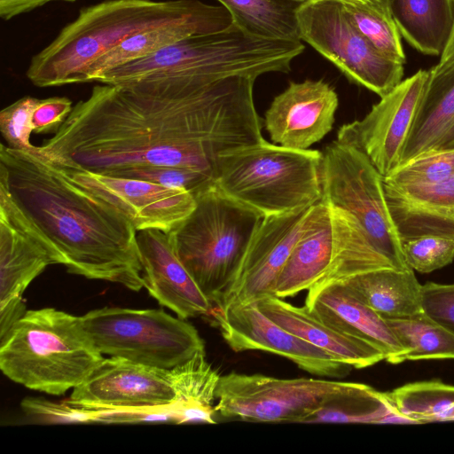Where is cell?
Here are the masks:
<instances>
[{
    "label": "cell",
    "instance_id": "cell-11",
    "mask_svg": "<svg viewBox=\"0 0 454 454\" xmlns=\"http://www.w3.org/2000/svg\"><path fill=\"white\" fill-rule=\"evenodd\" d=\"M296 19L301 41L331 61L349 81L380 98L403 81V64L387 58L357 30L341 1L301 3Z\"/></svg>",
    "mask_w": 454,
    "mask_h": 454
},
{
    "label": "cell",
    "instance_id": "cell-27",
    "mask_svg": "<svg viewBox=\"0 0 454 454\" xmlns=\"http://www.w3.org/2000/svg\"><path fill=\"white\" fill-rule=\"evenodd\" d=\"M400 34L418 51L441 56L454 22V0H390Z\"/></svg>",
    "mask_w": 454,
    "mask_h": 454
},
{
    "label": "cell",
    "instance_id": "cell-2",
    "mask_svg": "<svg viewBox=\"0 0 454 454\" xmlns=\"http://www.w3.org/2000/svg\"><path fill=\"white\" fill-rule=\"evenodd\" d=\"M0 184L67 271L144 287L137 231L119 209L34 150L0 145Z\"/></svg>",
    "mask_w": 454,
    "mask_h": 454
},
{
    "label": "cell",
    "instance_id": "cell-6",
    "mask_svg": "<svg viewBox=\"0 0 454 454\" xmlns=\"http://www.w3.org/2000/svg\"><path fill=\"white\" fill-rule=\"evenodd\" d=\"M321 160L319 151L263 139L222 154L214 184L262 217L297 211L321 201Z\"/></svg>",
    "mask_w": 454,
    "mask_h": 454
},
{
    "label": "cell",
    "instance_id": "cell-28",
    "mask_svg": "<svg viewBox=\"0 0 454 454\" xmlns=\"http://www.w3.org/2000/svg\"><path fill=\"white\" fill-rule=\"evenodd\" d=\"M175 392L172 403L178 411L179 424H215V400L221 375L200 352L169 370Z\"/></svg>",
    "mask_w": 454,
    "mask_h": 454
},
{
    "label": "cell",
    "instance_id": "cell-18",
    "mask_svg": "<svg viewBox=\"0 0 454 454\" xmlns=\"http://www.w3.org/2000/svg\"><path fill=\"white\" fill-rule=\"evenodd\" d=\"M339 98L323 80L290 82L265 113L271 140L284 147L306 150L333 129Z\"/></svg>",
    "mask_w": 454,
    "mask_h": 454
},
{
    "label": "cell",
    "instance_id": "cell-40",
    "mask_svg": "<svg viewBox=\"0 0 454 454\" xmlns=\"http://www.w3.org/2000/svg\"><path fill=\"white\" fill-rule=\"evenodd\" d=\"M422 306L426 314L454 332V284L423 285Z\"/></svg>",
    "mask_w": 454,
    "mask_h": 454
},
{
    "label": "cell",
    "instance_id": "cell-37",
    "mask_svg": "<svg viewBox=\"0 0 454 454\" xmlns=\"http://www.w3.org/2000/svg\"><path fill=\"white\" fill-rule=\"evenodd\" d=\"M40 99L25 96L0 112V131L6 145L16 150H34L32 115Z\"/></svg>",
    "mask_w": 454,
    "mask_h": 454
},
{
    "label": "cell",
    "instance_id": "cell-33",
    "mask_svg": "<svg viewBox=\"0 0 454 454\" xmlns=\"http://www.w3.org/2000/svg\"><path fill=\"white\" fill-rule=\"evenodd\" d=\"M393 408L416 422L450 421L454 386L439 380L410 383L386 393Z\"/></svg>",
    "mask_w": 454,
    "mask_h": 454
},
{
    "label": "cell",
    "instance_id": "cell-21",
    "mask_svg": "<svg viewBox=\"0 0 454 454\" xmlns=\"http://www.w3.org/2000/svg\"><path fill=\"white\" fill-rule=\"evenodd\" d=\"M304 305L328 325L361 338L380 349L388 363L405 361L406 349L387 319L359 301L342 285L333 283L309 289Z\"/></svg>",
    "mask_w": 454,
    "mask_h": 454
},
{
    "label": "cell",
    "instance_id": "cell-20",
    "mask_svg": "<svg viewBox=\"0 0 454 454\" xmlns=\"http://www.w3.org/2000/svg\"><path fill=\"white\" fill-rule=\"evenodd\" d=\"M58 260L0 184V307L22 303V294Z\"/></svg>",
    "mask_w": 454,
    "mask_h": 454
},
{
    "label": "cell",
    "instance_id": "cell-25",
    "mask_svg": "<svg viewBox=\"0 0 454 454\" xmlns=\"http://www.w3.org/2000/svg\"><path fill=\"white\" fill-rule=\"evenodd\" d=\"M454 121V55L428 70V78L400 166L432 152ZM399 166V167H400Z\"/></svg>",
    "mask_w": 454,
    "mask_h": 454
},
{
    "label": "cell",
    "instance_id": "cell-26",
    "mask_svg": "<svg viewBox=\"0 0 454 454\" xmlns=\"http://www.w3.org/2000/svg\"><path fill=\"white\" fill-rule=\"evenodd\" d=\"M339 284L386 319L409 317L424 311L422 285L412 269L369 270Z\"/></svg>",
    "mask_w": 454,
    "mask_h": 454
},
{
    "label": "cell",
    "instance_id": "cell-35",
    "mask_svg": "<svg viewBox=\"0 0 454 454\" xmlns=\"http://www.w3.org/2000/svg\"><path fill=\"white\" fill-rule=\"evenodd\" d=\"M408 265L421 273H429L454 261V239L422 235L401 239Z\"/></svg>",
    "mask_w": 454,
    "mask_h": 454
},
{
    "label": "cell",
    "instance_id": "cell-13",
    "mask_svg": "<svg viewBox=\"0 0 454 454\" xmlns=\"http://www.w3.org/2000/svg\"><path fill=\"white\" fill-rule=\"evenodd\" d=\"M316 204L304 209L262 218L231 283L215 303V308L223 309L275 295L278 278L306 231Z\"/></svg>",
    "mask_w": 454,
    "mask_h": 454
},
{
    "label": "cell",
    "instance_id": "cell-1",
    "mask_svg": "<svg viewBox=\"0 0 454 454\" xmlns=\"http://www.w3.org/2000/svg\"><path fill=\"white\" fill-rule=\"evenodd\" d=\"M254 81L234 75L96 85L38 150L60 165L109 176L169 167L214 179L222 154L264 139Z\"/></svg>",
    "mask_w": 454,
    "mask_h": 454
},
{
    "label": "cell",
    "instance_id": "cell-7",
    "mask_svg": "<svg viewBox=\"0 0 454 454\" xmlns=\"http://www.w3.org/2000/svg\"><path fill=\"white\" fill-rule=\"evenodd\" d=\"M194 197L195 207L171 232L179 260L214 305L231 283L263 217L215 184Z\"/></svg>",
    "mask_w": 454,
    "mask_h": 454
},
{
    "label": "cell",
    "instance_id": "cell-30",
    "mask_svg": "<svg viewBox=\"0 0 454 454\" xmlns=\"http://www.w3.org/2000/svg\"><path fill=\"white\" fill-rule=\"evenodd\" d=\"M397 412L387 394L370 386L351 382L343 390L329 396L302 423H372L382 424L389 415Z\"/></svg>",
    "mask_w": 454,
    "mask_h": 454
},
{
    "label": "cell",
    "instance_id": "cell-43",
    "mask_svg": "<svg viewBox=\"0 0 454 454\" xmlns=\"http://www.w3.org/2000/svg\"><path fill=\"white\" fill-rule=\"evenodd\" d=\"M449 150H454V121L442 136L436 146L432 152H441Z\"/></svg>",
    "mask_w": 454,
    "mask_h": 454
},
{
    "label": "cell",
    "instance_id": "cell-34",
    "mask_svg": "<svg viewBox=\"0 0 454 454\" xmlns=\"http://www.w3.org/2000/svg\"><path fill=\"white\" fill-rule=\"evenodd\" d=\"M454 176V150L431 152L398 167L384 180L403 185H429Z\"/></svg>",
    "mask_w": 454,
    "mask_h": 454
},
{
    "label": "cell",
    "instance_id": "cell-4",
    "mask_svg": "<svg viewBox=\"0 0 454 454\" xmlns=\"http://www.w3.org/2000/svg\"><path fill=\"white\" fill-rule=\"evenodd\" d=\"M303 50L301 41L255 36L232 22L223 30L189 36L116 67L98 76L96 82L123 85L153 79L234 75L256 79L265 73L289 72L291 62Z\"/></svg>",
    "mask_w": 454,
    "mask_h": 454
},
{
    "label": "cell",
    "instance_id": "cell-31",
    "mask_svg": "<svg viewBox=\"0 0 454 454\" xmlns=\"http://www.w3.org/2000/svg\"><path fill=\"white\" fill-rule=\"evenodd\" d=\"M342 3L351 22L378 51L404 65L406 57L402 35L394 19L390 0Z\"/></svg>",
    "mask_w": 454,
    "mask_h": 454
},
{
    "label": "cell",
    "instance_id": "cell-45",
    "mask_svg": "<svg viewBox=\"0 0 454 454\" xmlns=\"http://www.w3.org/2000/svg\"><path fill=\"white\" fill-rule=\"evenodd\" d=\"M299 4H301V3H304V2H307V1H309V0H294Z\"/></svg>",
    "mask_w": 454,
    "mask_h": 454
},
{
    "label": "cell",
    "instance_id": "cell-46",
    "mask_svg": "<svg viewBox=\"0 0 454 454\" xmlns=\"http://www.w3.org/2000/svg\"><path fill=\"white\" fill-rule=\"evenodd\" d=\"M341 2H350V1H364V0H340Z\"/></svg>",
    "mask_w": 454,
    "mask_h": 454
},
{
    "label": "cell",
    "instance_id": "cell-41",
    "mask_svg": "<svg viewBox=\"0 0 454 454\" xmlns=\"http://www.w3.org/2000/svg\"><path fill=\"white\" fill-rule=\"evenodd\" d=\"M72 101L66 97L40 99L32 115L33 132L56 133L73 109Z\"/></svg>",
    "mask_w": 454,
    "mask_h": 454
},
{
    "label": "cell",
    "instance_id": "cell-16",
    "mask_svg": "<svg viewBox=\"0 0 454 454\" xmlns=\"http://www.w3.org/2000/svg\"><path fill=\"white\" fill-rule=\"evenodd\" d=\"M60 166L78 184L119 209L137 231H173L196 205L194 195L186 189Z\"/></svg>",
    "mask_w": 454,
    "mask_h": 454
},
{
    "label": "cell",
    "instance_id": "cell-38",
    "mask_svg": "<svg viewBox=\"0 0 454 454\" xmlns=\"http://www.w3.org/2000/svg\"><path fill=\"white\" fill-rule=\"evenodd\" d=\"M114 176L186 189L194 196L214 184V179L207 175L190 169L169 167L132 168L118 171Z\"/></svg>",
    "mask_w": 454,
    "mask_h": 454
},
{
    "label": "cell",
    "instance_id": "cell-29",
    "mask_svg": "<svg viewBox=\"0 0 454 454\" xmlns=\"http://www.w3.org/2000/svg\"><path fill=\"white\" fill-rule=\"evenodd\" d=\"M233 22L262 38L301 41L296 19L299 3L294 0H217Z\"/></svg>",
    "mask_w": 454,
    "mask_h": 454
},
{
    "label": "cell",
    "instance_id": "cell-17",
    "mask_svg": "<svg viewBox=\"0 0 454 454\" xmlns=\"http://www.w3.org/2000/svg\"><path fill=\"white\" fill-rule=\"evenodd\" d=\"M174 400L169 370L114 356L104 358L67 399L90 409L157 407Z\"/></svg>",
    "mask_w": 454,
    "mask_h": 454
},
{
    "label": "cell",
    "instance_id": "cell-32",
    "mask_svg": "<svg viewBox=\"0 0 454 454\" xmlns=\"http://www.w3.org/2000/svg\"><path fill=\"white\" fill-rule=\"evenodd\" d=\"M387 321L406 349L405 361L454 359V332L424 311Z\"/></svg>",
    "mask_w": 454,
    "mask_h": 454
},
{
    "label": "cell",
    "instance_id": "cell-14",
    "mask_svg": "<svg viewBox=\"0 0 454 454\" xmlns=\"http://www.w3.org/2000/svg\"><path fill=\"white\" fill-rule=\"evenodd\" d=\"M427 78L428 70L420 69L403 80L363 119L342 125L337 140L357 148L383 177L388 176L400 166Z\"/></svg>",
    "mask_w": 454,
    "mask_h": 454
},
{
    "label": "cell",
    "instance_id": "cell-19",
    "mask_svg": "<svg viewBox=\"0 0 454 454\" xmlns=\"http://www.w3.org/2000/svg\"><path fill=\"white\" fill-rule=\"evenodd\" d=\"M137 239L144 287L151 296L183 319L210 315L213 303L179 260L172 232L143 230Z\"/></svg>",
    "mask_w": 454,
    "mask_h": 454
},
{
    "label": "cell",
    "instance_id": "cell-5",
    "mask_svg": "<svg viewBox=\"0 0 454 454\" xmlns=\"http://www.w3.org/2000/svg\"><path fill=\"white\" fill-rule=\"evenodd\" d=\"M104 360L81 317L54 308L27 310L0 340V369L24 387L59 395Z\"/></svg>",
    "mask_w": 454,
    "mask_h": 454
},
{
    "label": "cell",
    "instance_id": "cell-3",
    "mask_svg": "<svg viewBox=\"0 0 454 454\" xmlns=\"http://www.w3.org/2000/svg\"><path fill=\"white\" fill-rule=\"evenodd\" d=\"M211 7L199 0H105L84 7L32 58L27 77L42 88L86 82L91 63L125 38Z\"/></svg>",
    "mask_w": 454,
    "mask_h": 454
},
{
    "label": "cell",
    "instance_id": "cell-24",
    "mask_svg": "<svg viewBox=\"0 0 454 454\" xmlns=\"http://www.w3.org/2000/svg\"><path fill=\"white\" fill-rule=\"evenodd\" d=\"M232 22L231 14L223 5H212L202 13L135 33L91 63L87 70L86 82H95L105 72L189 36L223 30Z\"/></svg>",
    "mask_w": 454,
    "mask_h": 454
},
{
    "label": "cell",
    "instance_id": "cell-42",
    "mask_svg": "<svg viewBox=\"0 0 454 454\" xmlns=\"http://www.w3.org/2000/svg\"><path fill=\"white\" fill-rule=\"evenodd\" d=\"M55 1L74 2L76 0H0V16L9 20Z\"/></svg>",
    "mask_w": 454,
    "mask_h": 454
},
{
    "label": "cell",
    "instance_id": "cell-23",
    "mask_svg": "<svg viewBox=\"0 0 454 454\" xmlns=\"http://www.w3.org/2000/svg\"><path fill=\"white\" fill-rule=\"evenodd\" d=\"M255 302L273 322L353 368H365L385 359L380 349L361 338L328 325L305 305L297 307L276 295L263 297Z\"/></svg>",
    "mask_w": 454,
    "mask_h": 454
},
{
    "label": "cell",
    "instance_id": "cell-15",
    "mask_svg": "<svg viewBox=\"0 0 454 454\" xmlns=\"http://www.w3.org/2000/svg\"><path fill=\"white\" fill-rule=\"evenodd\" d=\"M215 325L235 352L267 351L286 357L317 376L343 377L352 366L284 329L258 308L256 302L233 305L210 313Z\"/></svg>",
    "mask_w": 454,
    "mask_h": 454
},
{
    "label": "cell",
    "instance_id": "cell-10",
    "mask_svg": "<svg viewBox=\"0 0 454 454\" xmlns=\"http://www.w3.org/2000/svg\"><path fill=\"white\" fill-rule=\"evenodd\" d=\"M321 200L353 215L396 270H411L386 200L383 176L357 148L337 139L322 152Z\"/></svg>",
    "mask_w": 454,
    "mask_h": 454
},
{
    "label": "cell",
    "instance_id": "cell-44",
    "mask_svg": "<svg viewBox=\"0 0 454 454\" xmlns=\"http://www.w3.org/2000/svg\"><path fill=\"white\" fill-rule=\"evenodd\" d=\"M454 55V22L447 44L440 56V60H444Z\"/></svg>",
    "mask_w": 454,
    "mask_h": 454
},
{
    "label": "cell",
    "instance_id": "cell-39",
    "mask_svg": "<svg viewBox=\"0 0 454 454\" xmlns=\"http://www.w3.org/2000/svg\"><path fill=\"white\" fill-rule=\"evenodd\" d=\"M95 423L168 422L179 424V414L173 403L157 407L95 409Z\"/></svg>",
    "mask_w": 454,
    "mask_h": 454
},
{
    "label": "cell",
    "instance_id": "cell-22",
    "mask_svg": "<svg viewBox=\"0 0 454 454\" xmlns=\"http://www.w3.org/2000/svg\"><path fill=\"white\" fill-rule=\"evenodd\" d=\"M383 184L401 239L422 235L454 239V176L438 184L403 185L384 178Z\"/></svg>",
    "mask_w": 454,
    "mask_h": 454
},
{
    "label": "cell",
    "instance_id": "cell-8",
    "mask_svg": "<svg viewBox=\"0 0 454 454\" xmlns=\"http://www.w3.org/2000/svg\"><path fill=\"white\" fill-rule=\"evenodd\" d=\"M387 268L395 269L372 245L357 220L321 200L278 278L275 295L284 299Z\"/></svg>",
    "mask_w": 454,
    "mask_h": 454
},
{
    "label": "cell",
    "instance_id": "cell-36",
    "mask_svg": "<svg viewBox=\"0 0 454 454\" xmlns=\"http://www.w3.org/2000/svg\"><path fill=\"white\" fill-rule=\"evenodd\" d=\"M25 418L34 424L95 423V409L68 403L52 402L43 397H27L20 403Z\"/></svg>",
    "mask_w": 454,
    "mask_h": 454
},
{
    "label": "cell",
    "instance_id": "cell-12",
    "mask_svg": "<svg viewBox=\"0 0 454 454\" xmlns=\"http://www.w3.org/2000/svg\"><path fill=\"white\" fill-rule=\"evenodd\" d=\"M350 384L232 372L220 377L215 412L228 419L302 423L329 396Z\"/></svg>",
    "mask_w": 454,
    "mask_h": 454
},
{
    "label": "cell",
    "instance_id": "cell-9",
    "mask_svg": "<svg viewBox=\"0 0 454 454\" xmlns=\"http://www.w3.org/2000/svg\"><path fill=\"white\" fill-rule=\"evenodd\" d=\"M81 317L103 355L170 370L205 352L197 329L162 309L104 307Z\"/></svg>",
    "mask_w": 454,
    "mask_h": 454
}]
</instances>
